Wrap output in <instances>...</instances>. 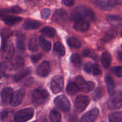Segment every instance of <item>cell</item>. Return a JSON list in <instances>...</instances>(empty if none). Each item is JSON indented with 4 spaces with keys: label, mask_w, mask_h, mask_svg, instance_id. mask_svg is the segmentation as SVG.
I'll return each mask as SVG.
<instances>
[{
    "label": "cell",
    "mask_w": 122,
    "mask_h": 122,
    "mask_svg": "<svg viewBox=\"0 0 122 122\" xmlns=\"http://www.w3.org/2000/svg\"><path fill=\"white\" fill-rule=\"evenodd\" d=\"M38 46H39V44H38V39L36 37H32L29 40L28 48L31 51H33V52L37 51L38 50Z\"/></svg>",
    "instance_id": "25"
},
{
    "label": "cell",
    "mask_w": 122,
    "mask_h": 122,
    "mask_svg": "<svg viewBox=\"0 0 122 122\" xmlns=\"http://www.w3.org/2000/svg\"><path fill=\"white\" fill-rule=\"evenodd\" d=\"M89 98L85 95H78L75 100V107L78 112H81L85 110L89 104Z\"/></svg>",
    "instance_id": "8"
},
{
    "label": "cell",
    "mask_w": 122,
    "mask_h": 122,
    "mask_svg": "<svg viewBox=\"0 0 122 122\" xmlns=\"http://www.w3.org/2000/svg\"><path fill=\"white\" fill-rule=\"evenodd\" d=\"M47 122V121H44V122Z\"/></svg>",
    "instance_id": "47"
},
{
    "label": "cell",
    "mask_w": 122,
    "mask_h": 122,
    "mask_svg": "<svg viewBox=\"0 0 122 122\" xmlns=\"http://www.w3.org/2000/svg\"><path fill=\"white\" fill-rule=\"evenodd\" d=\"M71 61L75 66H80L81 64V57L77 54H74L71 57Z\"/></svg>",
    "instance_id": "32"
},
{
    "label": "cell",
    "mask_w": 122,
    "mask_h": 122,
    "mask_svg": "<svg viewBox=\"0 0 122 122\" xmlns=\"http://www.w3.org/2000/svg\"><path fill=\"white\" fill-rule=\"evenodd\" d=\"M92 66H93V64H92V63H90V62H87V63L85 64L84 67V70L87 73H91Z\"/></svg>",
    "instance_id": "39"
},
{
    "label": "cell",
    "mask_w": 122,
    "mask_h": 122,
    "mask_svg": "<svg viewBox=\"0 0 122 122\" xmlns=\"http://www.w3.org/2000/svg\"><path fill=\"white\" fill-rule=\"evenodd\" d=\"M83 55L86 57H89L90 55V51L89 50H86L84 51L83 52Z\"/></svg>",
    "instance_id": "44"
},
{
    "label": "cell",
    "mask_w": 122,
    "mask_h": 122,
    "mask_svg": "<svg viewBox=\"0 0 122 122\" xmlns=\"http://www.w3.org/2000/svg\"><path fill=\"white\" fill-rule=\"evenodd\" d=\"M11 12L13 13H19L20 12H22V9L20 8V7H17V6H15L14 7H12L11 8Z\"/></svg>",
    "instance_id": "42"
},
{
    "label": "cell",
    "mask_w": 122,
    "mask_h": 122,
    "mask_svg": "<svg viewBox=\"0 0 122 122\" xmlns=\"http://www.w3.org/2000/svg\"><path fill=\"white\" fill-rule=\"evenodd\" d=\"M107 21L111 26L116 27L122 28V18L117 15H109L107 17Z\"/></svg>",
    "instance_id": "18"
},
{
    "label": "cell",
    "mask_w": 122,
    "mask_h": 122,
    "mask_svg": "<svg viewBox=\"0 0 122 122\" xmlns=\"http://www.w3.org/2000/svg\"><path fill=\"white\" fill-rule=\"evenodd\" d=\"M89 23L86 20H78L75 21L74 28L79 32H85L89 28Z\"/></svg>",
    "instance_id": "16"
},
{
    "label": "cell",
    "mask_w": 122,
    "mask_h": 122,
    "mask_svg": "<svg viewBox=\"0 0 122 122\" xmlns=\"http://www.w3.org/2000/svg\"><path fill=\"white\" fill-rule=\"evenodd\" d=\"M70 19L75 21L78 20L93 21L95 19V15L93 11L90 8L84 6H79L72 11Z\"/></svg>",
    "instance_id": "1"
},
{
    "label": "cell",
    "mask_w": 122,
    "mask_h": 122,
    "mask_svg": "<svg viewBox=\"0 0 122 122\" xmlns=\"http://www.w3.org/2000/svg\"><path fill=\"white\" fill-rule=\"evenodd\" d=\"M121 35H122V33H121Z\"/></svg>",
    "instance_id": "46"
},
{
    "label": "cell",
    "mask_w": 122,
    "mask_h": 122,
    "mask_svg": "<svg viewBox=\"0 0 122 122\" xmlns=\"http://www.w3.org/2000/svg\"><path fill=\"white\" fill-rule=\"evenodd\" d=\"M118 56L119 59L121 61H122V51H119L118 52Z\"/></svg>",
    "instance_id": "45"
},
{
    "label": "cell",
    "mask_w": 122,
    "mask_h": 122,
    "mask_svg": "<svg viewBox=\"0 0 122 122\" xmlns=\"http://www.w3.org/2000/svg\"><path fill=\"white\" fill-rule=\"evenodd\" d=\"M1 19L4 21L5 23L9 26H13L22 20V18L20 17L10 16L7 15H1Z\"/></svg>",
    "instance_id": "19"
},
{
    "label": "cell",
    "mask_w": 122,
    "mask_h": 122,
    "mask_svg": "<svg viewBox=\"0 0 122 122\" xmlns=\"http://www.w3.org/2000/svg\"><path fill=\"white\" fill-rule=\"evenodd\" d=\"M49 92L44 88H37L32 93V101L35 106L44 104L49 100Z\"/></svg>",
    "instance_id": "2"
},
{
    "label": "cell",
    "mask_w": 122,
    "mask_h": 122,
    "mask_svg": "<svg viewBox=\"0 0 122 122\" xmlns=\"http://www.w3.org/2000/svg\"><path fill=\"white\" fill-rule=\"evenodd\" d=\"M42 56L41 54H36V55H33V56H31V60L33 63H35L37 62H38L39 60L41 58Z\"/></svg>",
    "instance_id": "40"
},
{
    "label": "cell",
    "mask_w": 122,
    "mask_h": 122,
    "mask_svg": "<svg viewBox=\"0 0 122 122\" xmlns=\"http://www.w3.org/2000/svg\"><path fill=\"white\" fill-rule=\"evenodd\" d=\"M99 111L98 108H94L85 113L81 118V122H93L98 116Z\"/></svg>",
    "instance_id": "11"
},
{
    "label": "cell",
    "mask_w": 122,
    "mask_h": 122,
    "mask_svg": "<svg viewBox=\"0 0 122 122\" xmlns=\"http://www.w3.org/2000/svg\"><path fill=\"white\" fill-rule=\"evenodd\" d=\"M26 92L25 89H20L13 93L10 100V104L12 106H17L22 102Z\"/></svg>",
    "instance_id": "10"
},
{
    "label": "cell",
    "mask_w": 122,
    "mask_h": 122,
    "mask_svg": "<svg viewBox=\"0 0 122 122\" xmlns=\"http://www.w3.org/2000/svg\"><path fill=\"white\" fill-rule=\"evenodd\" d=\"M39 43H40V45L41 46L42 48L43 49L44 51H49L51 49V43L49 41L45 40L44 38V37L43 36H39Z\"/></svg>",
    "instance_id": "29"
},
{
    "label": "cell",
    "mask_w": 122,
    "mask_h": 122,
    "mask_svg": "<svg viewBox=\"0 0 122 122\" xmlns=\"http://www.w3.org/2000/svg\"><path fill=\"white\" fill-rule=\"evenodd\" d=\"M79 89L78 86L76 83L73 82H70L68 84L67 87V92L69 95H74L78 92Z\"/></svg>",
    "instance_id": "23"
},
{
    "label": "cell",
    "mask_w": 122,
    "mask_h": 122,
    "mask_svg": "<svg viewBox=\"0 0 122 122\" xmlns=\"http://www.w3.org/2000/svg\"><path fill=\"white\" fill-rule=\"evenodd\" d=\"M91 73L93 74V75H95V76H98V75H100V74L102 73L101 70H100V67H99V66L98 65V64H93Z\"/></svg>",
    "instance_id": "36"
},
{
    "label": "cell",
    "mask_w": 122,
    "mask_h": 122,
    "mask_svg": "<svg viewBox=\"0 0 122 122\" xmlns=\"http://www.w3.org/2000/svg\"></svg>",
    "instance_id": "48"
},
{
    "label": "cell",
    "mask_w": 122,
    "mask_h": 122,
    "mask_svg": "<svg viewBox=\"0 0 122 122\" xmlns=\"http://www.w3.org/2000/svg\"><path fill=\"white\" fill-rule=\"evenodd\" d=\"M64 80L62 76H55L51 81V90L54 94H57L63 89Z\"/></svg>",
    "instance_id": "6"
},
{
    "label": "cell",
    "mask_w": 122,
    "mask_h": 122,
    "mask_svg": "<svg viewBox=\"0 0 122 122\" xmlns=\"http://www.w3.org/2000/svg\"><path fill=\"white\" fill-rule=\"evenodd\" d=\"M41 26V23L37 20H27L24 22L23 28L27 30L36 29Z\"/></svg>",
    "instance_id": "20"
},
{
    "label": "cell",
    "mask_w": 122,
    "mask_h": 122,
    "mask_svg": "<svg viewBox=\"0 0 122 122\" xmlns=\"http://www.w3.org/2000/svg\"><path fill=\"white\" fill-rule=\"evenodd\" d=\"M13 94V91L11 88H5L2 90L1 93V97L2 102L4 104L10 102L11 98Z\"/></svg>",
    "instance_id": "15"
},
{
    "label": "cell",
    "mask_w": 122,
    "mask_h": 122,
    "mask_svg": "<svg viewBox=\"0 0 122 122\" xmlns=\"http://www.w3.org/2000/svg\"><path fill=\"white\" fill-rule=\"evenodd\" d=\"M41 17L43 19H47L50 14V10L49 8H44L41 11Z\"/></svg>",
    "instance_id": "38"
},
{
    "label": "cell",
    "mask_w": 122,
    "mask_h": 122,
    "mask_svg": "<svg viewBox=\"0 0 122 122\" xmlns=\"http://www.w3.org/2000/svg\"><path fill=\"white\" fill-rule=\"evenodd\" d=\"M68 20V14L65 10L59 9L55 11L52 17V21L58 25H63Z\"/></svg>",
    "instance_id": "7"
},
{
    "label": "cell",
    "mask_w": 122,
    "mask_h": 122,
    "mask_svg": "<svg viewBox=\"0 0 122 122\" xmlns=\"http://www.w3.org/2000/svg\"><path fill=\"white\" fill-rule=\"evenodd\" d=\"M24 61L22 58L20 57H17L14 58L13 61L12 62V66L14 69H18L19 67H21L23 66Z\"/></svg>",
    "instance_id": "31"
},
{
    "label": "cell",
    "mask_w": 122,
    "mask_h": 122,
    "mask_svg": "<svg viewBox=\"0 0 122 122\" xmlns=\"http://www.w3.org/2000/svg\"><path fill=\"white\" fill-rule=\"evenodd\" d=\"M75 83L78 86L79 89L83 92L87 93L92 91L94 88V82L92 81H86L81 76H78L75 79Z\"/></svg>",
    "instance_id": "5"
},
{
    "label": "cell",
    "mask_w": 122,
    "mask_h": 122,
    "mask_svg": "<svg viewBox=\"0 0 122 122\" xmlns=\"http://www.w3.org/2000/svg\"><path fill=\"white\" fill-rule=\"evenodd\" d=\"M31 73V70L29 69H25L21 70L19 73H17L14 76V81L16 82H19L21 79H22L23 77L28 75Z\"/></svg>",
    "instance_id": "26"
},
{
    "label": "cell",
    "mask_w": 122,
    "mask_h": 122,
    "mask_svg": "<svg viewBox=\"0 0 122 122\" xmlns=\"http://www.w3.org/2000/svg\"><path fill=\"white\" fill-rule=\"evenodd\" d=\"M104 95V91L102 88H98L94 93V99L96 100H100Z\"/></svg>",
    "instance_id": "34"
},
{
    "label": "cell",
    "mask_w": 122,
    "mask_h": 122,
    "mask_svg": "<svg viewBox=\"0 0 122 122\" xmlns=\"http://www.w3.org/2000/svg\"><path fill=\"white\" fill-rule=\"evenodd\" d=\"M108 106L111 110L118 109L122 107V91H116L113 95L110 97Z\"/></svg>",
    "instance_id": "4"
},
{
    "label": "cell",
    "mask_w": 122,
    "mask_h": 122,
    "mask_svg": "<svg viewBox=\"0 0 122 122\" xmlns=\"http://www.w3.org/2000/svg\"><path fill=\"white\" fill-rule=\"evenodd\" d=\"M97 7L104 10H110L112 9L116 5V1H99L96 3Z\"/></svg>",
    "instance_id": "14"
},
{
    "label": "cell",
    "mask_w": 122,
    "mask_h": 122,
    "mask_svg": "<svg viewBox=\"0 0 122 122\" xmlns=\"http://www.w3.org/2000/svg\"><path fill=\"white\" fill-rule=\"evenodd\" d=\"M54 51L59 56H64L65 54V50L62 43L59 42H55L54 44Z\"/></svg>",
    "instance_id": "24"
},
{
    "label": "cell",
    "mask_w": 122,
    "mask_h": 122,
    "mask_svg": "<svg viewBox=\"0 0 122 122\" xmlns=\"http://www.w3.org/2000/svg\"><path fill=\"white\" fill-rule=\"evenodd\" d=\"M49 117L52 122H61V114L56 110H53L50 112Z\"/></svg>",
    "instance_id": "30"
},
{
    "label": "cell",
    "mask_w": 122,
    "mask_h": 122,
    "mask_svg": "<svg viewBox=\"0 0 122 122\" xmlns=\"http://www.w3.org/2000/svg\"><path fill=\"white\" fill-rule=\"evenodd\" d=\"M112 71L117 77H122V66H116L112 69Z\"/></svg>",
    "instance_id": "35"
},
{
    "label": "cell",
    "mask_w": 122,
    "mask_h": 122,
    "mask_svg": "<svg viewBox=\"0 0 122 122\" xmlns=\"http://www.w3.org/2000/svg\"><path fill=\"white\" fill-rule=\"evenodd\" d=\"M54 103L59 108L62 110L68 111L70 109V102L68 99L63 95L57 97L54 100Z\"/></svg>",
    "instance_id": "9"
},
{
    "label": "cell",
    "mask_w": 122,
    "mask_h": 122,
    "mask_svg": "<svg viewBox=\"0 0 122 122\" xmlns=\"http://www.w3.org/2000/svg\"><path fill=\"white\" fill-rule=\"evenodd\" d=\"M101 62L105 68H108L110 67L111 62V56L108 52L105 51L103 52L101 56Z\"/></svg>",
    "instance_id": "21"
},
{
    "label": "cell",
    "mask_w": 122,
    "mask_h": 122,
    "mask_svg": "<svg viewBox=\"0 0 122 122\" xmlns=\"http://www.w3.org/2000/svg\"><path fill=\"white\" fill-rule=\"evenodd\" d=\"M105 79L106 86H107L108 91L110 96H111L116 92V91H115V89H116V83H115L114 81L112 79V78L110 75H106Z\"/></svg>",
    "instance_id": "17"
},
{
    "label": "cell",
    "mask_w": 122,
    "mask_h": 122,
    "mask_svg": "<svg viewBox=\"0 0 122 122\" xmlns=\"http://www.w3.org/2000/svg\"><path fill=\"white\" fill-rule=\"evenodd\" d=\"M7 114H8V112L6 110H3L2 112H1L0 113V119L1 120H4L7 116Z\"/></svg>",
    "instance_id": "43"
},
{
    "label": "cell",
    "mask_w": 122,
    "mask_h": 122,
    "mask_svg": "<svg viewBox=\"0 0 122 122\" xmlns=\"http://www.w3.org/2000/svg\"><path fill=\"white\" fill-rule=\"evenodd\" d=\"M17 48L20 50H24L25 49V36L21 35L18 38L17 41Z\"/></svg>",
    "instance_id": "33"
},
{
    "label": "cell",
    "mask_w": 122,
    "mask_h": 122,
    "mask_svg": "<svg viewBox=\"0 0 122 122\" xmlns=\"http://www.w3.org/2000/svg\"><path fill=\"white\" fill-rule=\"evenodd\" d=\"M110 122H122V112H114L110 114L108 116Z\"/></svg>",
    "instance_id": "27"
},
{
    "label": "cell",
    "mask_w": 122,
    "mask_h": 122,
    "mask_svg": "<svg viewBox=\"0 0 122 122\" xmlns=\"http://www.w3.org/2000/svg\"><path fill=\"white\" fill-rule=\"evenodd\" d=\"M7 70V65L4 62L0 63V79L4 76Z\"/></svg>",
    "instance_id": "37"
},
{
    "label": "cell",
    "mask_w": 122,
    "mask_h": 122,
    "mask_svg": "<svg viewBox=\"0 0 122 122\" xmlns=\"http://www.w3.org/2000/svg\"><path fill=\"white\" fill-rule=\"evenodd\" d=\"M14 52V48L11 42L5 43L3 48V57L7 60H10L13 57Z\"/></svg>",
    "instance_id": "12"
},
{
    "label": "cell",
    "mask_w": 122,
    "mask_h": 122,
    "mask_svg": "<svg viewBox=\"0 0 122 122\" xmlns=\"http://www.w3.org/2000/svg\"><path fill=\"white\" fill-rule=\"evenodd\" d=\"M41 32L49 37H54L56 35V30L53 27L50 26H45L41 30Z\"/></svg>",
    "instance_id": "28"
},
{
    "label": "cell",
    "mask_w": 122,
    "mask_h": 122,
    "mask_svg": "<svg viewBox=\"0 0 122 122\" xmlns=\"http://www.w3.org/2000/svg\"><path fill=\"white\" fill-rule=\"evenodd\" d=\"M50 71L49 62L43 61L37 69V74L40 77H45L49 74Z\"/></svg>",
    "instance_id": "13"
},
{
    "label": "cell",
    "mask_w": 122,
    "mask_h": 122,
    "mask_svg": "<svg viewBox=\"0 0 122 122\" xmlns=\"http://www.w3.org/2000/svg\"></svg>",
    "instance_id": "49"
},
{
    "label": "cell",
    "mask_w": 122,
    "mask_h": 122,
    "mask_svg": "<svg viewBox=\"0 0 122 122\" xmlns=\"http://www.w3.org/2000/svg\"><path fill=\"white\" fill-rule=\"evenodd\" d=\"M62 3L66 6H68V7H71V6H72L75 3V1H69V0H64V1H62Z\"/></svg>",
    "instance_id": "41"
},
{
    "label": "cell",
    "mask_w": 122,
    "mask_h": 122,
    "mask_svg": "<svg viewBox=\"0 0 122 122\" xmlns=\"http://www.w3.org/2000/svg\"><path fill=\"white\" fill-rule=\"evenodd\" d=\"M34 111L32 108H27L18 111L14 116L16 122H25L33 117Z\"/></svg>",
    "instance_id": "3"
},
{
    "label": "cell",
    "mask_w": 122,
    "mask_h": 122,
    "mask_svg": "<svg viewBox=\"0 0 122 122\" xmlns=\"http://www.w3.org/2000/svg\"><path fill=\"white\" fill-rule=\"evenodd\" d=\"M67 44L70 47L79 48L81 46V43L77 38L74 36L69 37L67 39Z\"/></svg>",
    "instance_id": "22"
}]
</instances>
